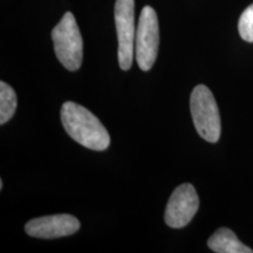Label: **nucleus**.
Returning <instances> with one entry per match:
<instances>
[{
  "instance_id": "nucleus-8",
  "label": "nucleus",
  "mask_w": 253,
  "mask_h": 253,
  "mask_svg": "<svg viewBox=\"0 0 253 253\" xmlns=\"http://www.w3.org/2000/svg\"><path fill=\"white\" fill-rule=\"evenodd\" d=\"M211 251L217 253H252L253 250L243 244L232 230L220 227L208 240Z\"/></svg>"
},
{
  "instance_id": "nucleus-6",
  "label": "nucleus",
  "mask_w": 253,
  "mask_h": 253,
  "mask_svg": "<svg viewBox=\"0 0 253 253\" xmlns=\"http://www.w3.org/2000/svg\"><path fill=\"white\" fill-rule=\"evenodd\" d=\"M199 197L195 186L184 183L173 190L164 213V220L172 229H182L188 225L198 211Z\"/></svg>"
},
{
  "instance_id": "nucleus-11",
  "label": "nucleus",
  "mask_w": 253,
  "mask_h": 253,
  "mask_svg": "<svg viewBox=\"0 0 253 253\" xmlns=\"http://www.w3.org/2000/svg\"><path fill=\"white\" fill-rule=\"evenodd\" d=\"M2 186H4V183H2L1 179H0V189H2Z\"/></svg>"
},
{
  "instance_id": "nucleus-2",
  "label": "nucleus",
  "mask_w": 253,
  "mask_h": 253,
  "mask_svg": "<svg viewBox=\"0 0 253 253\" xmlns=\"http://www.w3.org/2000/svg\"><path fill=\"white\" fill-rule=\"evenodd\" d=\"M52 40L60 63L68 71H78L84 58V42L77 20L71 12H66L59 24L53 28Z\"/></svg>"
},
{
  "instance_id": "nucleus-7",
  "label": "nucleus",
  "mask_w": 253,
  "mask_h": 253,
  "mask_svg": "<svg viewBox=\"0 0 253 253\" xmlns=\"http://www.w3.org/2000/svg\"><path fill=\"white\" fill-rule=\"evenodd\" d=\"M79 230L80 220L67 213L34 218L25 225V231L28 236L42 239L67 237L78 232Z\"/></svg>"
},
{
  "instance_id": "nucleus-4",
  "label": "nucleus",
  "mask_w": 253,
  "mask_h": 253,
  "mask_svg": "<svg viewBox=\"0 0 253 253\" xmlns=\"http://www.w3.org/2000/svg\"><path fill=\"white\" fill-rule=\"evenodd\" d=\"M160 45V26L155 9L145 6L138 19L135 38V56L142 71H150L156 61Z\"/></svg>"
},
{
  "instance_id": "nucleus-1",
  "label": "nucleus",
  "mask_w": 253,
  "mask_h": 253,
  "mask_svg": "<svg viewBox=\"0 0 253 253\" xmlns=\"http://www.w3.org/2000/svg\"><path fill=\"white\" fill-rule=\"evenodd\" d=\"M60 115L66 132L80 145L95 151H103L109 147L108 130L87 108L67 101L62 104Z\"/></svg>"
},
{
  "instance_id": "nucleus-10",
  "label": "nucleus",
  "mask_w": 253,
  "mask_h": 253,
  "mask_svg": "<svg viewBox=\"0 0 253 253\" xmlns=\"http://www.w3.org/2000/svg\"><path fill=\"white\" fill-rule=\"evenodd\" d=\"M238 31L243 40L253 42V4L250 5L240 15Z\"/></svg>"
},
{
  "instance_id": "nucleus-3",
  "label": "nucleus",
  "mask_w": 253,
  "mask_h": 253,
  "mask_svg": "<svg viewBox=\"0 0 253 253\" xmlns=\"http://www.w3.org/2000/svg\"><path fill=\"white\" fill-rule=\"evenodd\" d=\"M190 110L198 135L210 143L220 137V115L213 94L204 84H198L190 96Z\"/></svg>"
},
{
  "instance_id": "nucleus-9",
  "label": "nucleus",
  "mask_w": 253,
  "mask_h": 253,
  "mask_svg": "<svg viewBox=\"0 0 253 253\" xmlns=\"http://www.w3.org/2000/svg\"><path fill=\"white\" fill-rule=\"evenodd\" d=\"M17 109V95L8 84L0 82V123L5 125L12 119Z\"/></svg>"
},
{
  "instance_id": "nucleus-5",
  "label": "nucleus",
  "mask_w": 253,
  "mask_h": 253,
  "mask_svg": "<svg viewBox=\"0 0 253 253\" xmlns=\"http://www.w3.org/2000/svg\"><path fill=\"white\" fill-rule=\"evenodd\" d=\"M115 26L119 40V63L122 71H129L135 55V1L116 0Z\"/></svg>"
}]
</instances>
